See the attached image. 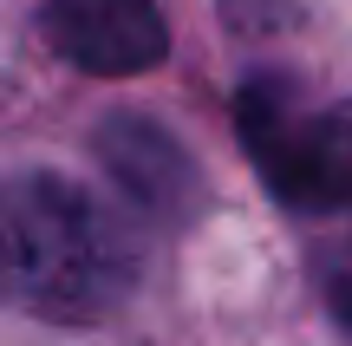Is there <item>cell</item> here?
<instances>
[{
    "instance_id": "6da1fadb",
    "label": "cell",
    "mask_w": 352,
    "mask_h": 346,
    "mask_svg": "<svg viewBox=\"0 0 352 346\" xmlns=\"http://www.w3.org/2000/svg\"><path fill=\"white\" fill-rule=\"evenodd\" d=\"M144 248L91 190L52 170L7 183V288L39 321H104L131 301Z\"/></svg>"
},
{
    "instance_id": "7a4b0ae2",
    "label": "cell",
    "mask_w": 352,
    "mask_h": 346,
    "mask_svg": "<svg viewBox=\"0 0 352 346\" xmlns=\"http://www.w3.org/2000/svg\"><path fill=\"white\" fill-rule=\"evenodd\" d=\"M235 131L267 190L300 216H320V196H327V111H314L287 72H261L235 91Z\"/></svg>"
},
{
    "instance_id": "3957f363",
    "label": "cell",
    "mask_w": 352,
    "mask_h": 346,
    "mask_svg": "<svg viewBox=\"0 0 352 346\" xmlns=\"http://www.w3.org/2000/svg\"><path fill=\"white\" fill-rule=\"evenodd\" d=\"M39 33L65 65L98 78L151 72L170 52V26L157 13V0H46Z\"/></svg>"
},
{
    "instance_id": "277c9868",
    "label": "cell",
    "mask_w": 352,
    "mask_h": 346,
    "mask_svg": "<svg viewBox=\"0 0 352 346\" xmlns=\"http://www.w3.org/2000/svg\"><path fill=\"white\" fill-rule=\"evenodd\" d=\"M91 151H98L104 177H111L151 222L176 229V222L196 216L202 177H196V164H189V151L170 138L164 125H157V118H144V111H111V118L98 125V138H91Z\"/></svg>"
},
{
    "instance_id": "5b68a950",
    "label": "cell",
    "mask_w": 352,
    "mask_h": 346,
    "mask_svg": "<svg viewBox=\"0 0 352 346\" xmlns=\"http://www.w3.org/2000/svg\"><path fill=\"white\" fill-rule=\"evenodd\" d=\"M320 222L352 229V98L327 105V196H320Z\"/></svg>"
},
{
    "instance_id": "8992f818",
    "label": "cell",
    "mask_w": 352,
    "mask_h": 346,
    "mask_svg": "<svg viewBox=\"0 0 352 346\" xmlns=\"http://www.w3.org/2000/svg\"><path fill=\"white\" fill-rule=\"evenodd\" d=\"M314 274H320V294H327L333 321L352 334V229H327L314 242Z\"/></svg>"
}]
</instances>
